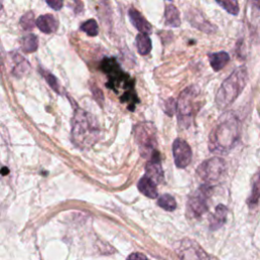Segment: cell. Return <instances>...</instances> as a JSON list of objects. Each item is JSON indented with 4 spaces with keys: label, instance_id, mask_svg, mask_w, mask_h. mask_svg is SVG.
<instances>
[{
    "label": "cell",
    "instance_id": "7c38bea8",
    "mask_svg": "<svg viewBox=\"0 0 260 260\" xmlns=\"http://www.w3.org/2000/svg\"><path fill=\"white\" fill-rule=\"evenodd\" d=\"M128 15H129V19L131 21V23L137 30H139L140 32H144V34L151 32L152 28H151L150 23L142 16V14L139 11H137L134 8H130L128 10Z\"/></svg>",
    "mask_w": 260,
    "mask_h": 260
},
{
    "label": "cell",
    "instance_id": "cb8c5ba5",
    "mask_svg": "<svg viewBox=\"0 0 260 260\" xmlns=\"http://www.w3.org/2000/svg\"><path fill=\"white\" fill-rule=\"evenodd\" d=\"M80 29L84 32H86L89 37H95L99 34V26L98 23L94 19L90 18L86 21H84L81 25H80Z\"/></svg>",
    "mask_w": 260,
    "mask_h": 260
},
{
    "label": "cell",
    "instance_id": "9c48e42d",
    "mask_svg": "<svg viewBox=\"0 0 260 260\" xmlns=\"http://www.w3.org/2000/svg\"><path fill=\"white\" fill-rule=\"evenodd\" d=\"M178 255L180 260H209L201 246L191 239H184L180 243Z\"/></svg>",
    "mask_w": 260,
    "mask_h": 260
},
{
    "label": "cell",
    "instance_id": "d4e9b609",
    "mask_svg": "<svg viewBox=\"0 0 260 260\" xmlns=\"http://www.w3.org/2000/svg\"><path fill=\"white\" fill-rule=\"evenodd\" d=\"M20 25L24 30H31L35 26V14L32 11H27L20 18Z\"/></svg>",
    "mask_w": 260,
    "mask_h": 260
},
{
    "label": "cell",
    "instance_id": "484cf974",
    "mask_svg": "<svg viewBox=\"0 0 260 260\" xmlns=\"http://www.w3.org/2000/svg\"><path fill=\"white\" fill-rule=\"evenodd\" d=\"M39 71L43 75V77L46 79L47 83L52 87V89L59 93L60 92V86H59L57 78L52 73H50V72H48V71H46V70H44L42 68H39Z\"/></svg>",
    "mask_w": 260,
    "mask_h": 260
},
{
    "label": "cell",
    "instance_id": "7a4b0ae2",
    "mask_svg": "<svg viewBox=\"0 0 260 260\" xmlns=\"http://www.w3.org/2000/svg\"><path fill=\"white\" fill-rule=\"evenodd\" d=\"M99 125L94 117L82 109H77L72 120V142L79 148L91 147L99 138Z\"/></svg>",
    "mask_w": 260,
    "mask_h": 260
},
{
    "label": "cell",
    "instance_id": "6da1fadb",
    "mask_svg": "<svg viewBox=\"0 0 260 260\" xmlns=\"http://www.w3.org/2000/svg\"><path fill=\"white\" fill-rule=\"evenodd\" d=\"M240 136V124L232 113L223 114L209 135L208 147L214 153H228Z\"/></svg>",
    "mask_w": 260,
    "mask_h": 260
},
{
    "label": "cell",
    "instance_id": "4316f807",
    "mask_svg": "<svg viewBox=\"0 0 260 260\" xmlns=\"http://www.w3.org/2000/svg\"><path fill=\"white\" fill-rule=\"evenodd\" d=\"M46 2L54 10H60L63 7V0H46Z\"/></svg>",
    "mask_w": 260,
    "mask_h": 260
},
{
    "label": "cell",
    "instance_id": "e0dca14e",
    "mask_svg": "<svg viewBox=\"0 0 260 260\" xmlns=\"http://www.w3.org/2000/svg\"><path fill=\"white\" fill-rule=\"evenodd\" d=\"M189 20L192 23L193 26L197 27L198 29L205 31V32H213L216 30V27L213 26L210 22H208L199 12H197L196 10L193 11L192 15H189Z\"/></svg>",
    "mask_w": 260,
    "mask_h": 260
},
{
    "label": "cell",
    "instance_id": "603a6c76",
    "mask_svg": "<svg viewBox=\"0 0 260 260\" xmlns=\"http://www.w3.org/2000/svg\"><path fill=\"white\" fill-rule=\"evenodd\" d=\"M215 2L230 14H233V15L239 14L240 7L237 0H215Z\"/></svg>",
    "mask_w": 260,
    "mask_h": 260
},
{
    "label": "cell",
    "instance_id": "3957f363",
    "mask_svg": "<svg viewBox=\"0 0 260 260\" xmlns=\"http://www.w3.org/2000/svg\"><path fill=\"white\" fill-rule=\"evenodd\" d=\"M248 81L246 66L236 68L231 75L224 79L215 95V103L219 109H225L232 105L242 92Z\"/></svg>",
    "mask_w": 260,
    "mask_h": 260
},
{
    "label": "cell",
    "instance_id": "30bf717a",
    "mask_svg": "<svg viewBox=\"0 0 260 260\" xmlns=\"http://www.w3.org/2000/svg\"><path fill=\"white\" fill-rule=\"evenodd\" d=\"M173 156L175 165L179 169L186 168L192 159V150L190 145L181 138H177L173 142Z\"/></svg>",
    "mask_w": 260,
    "mask_h": 260
},
{
    "label": "cell",
    "instance_id": "4dcf8cb0",
    "mask_svg": "<svg viewBox=\"0 0 260 260\" xmlns=\"http://www.w3.org/2000/svg\"><path fill=\"white\" fill-rule=\"evenodd\" d=\"M253 6L257 9H260V0H252Z\"/></svg>",
    "mask_w": 260,
    "mask_h": 260
},
{
    "label": "cell",
    "instance_id": "f546056e",
    "mask_svg": "<svg viewBox=\"0 0 260 260\" xmlns=\"http://www.w3.org/2000/svg\"><path fill=\"white\" fill-rule=\"evenodd\" d=\"M127 260H148V259H147L146 256L143 255L142 253L134 252V253H131V254L127 257Z\"/></svg>",
    "mask_w": 260,
    "mask_h": 260
},
{
    "label": "cell",
    "instance_id": "d6a6232c",
    "mask_svg": "<svg viewBox=\"0 0 260 260\" xmlns=\"http://www.w3.org/2000/svg\"><path fill=\"white\" fill-rule=\"evenodd\" d=\"M169 1H171V0H169Z\"/></svg>",
    "mask_w": 260,
    "mask_h": 260
},
{
    "label": "cell",
    "instance_id": "1f68e13d",
    "mask_svg": "<svg viewBox=\"0 0 260 260\" xmlns=\"http://www.w3.org/2000/svg\"><path fill=\"white\" fill-rule=\"evenodd\" d=\"M2 172H3V175H5V173L7 172V170L5 169V168H3V170H2Z\"/></svg>",
    "mask_w": 260,
    "mask_h": 260
},
{
    "label": "cell",
    "instance_id": "ffe728a7",
    "mask_svg": "<svg viewBox=\"0 0 260 260\" xmlns=\"http://www.w3.org/2000/svg\"><path fill=\"white\" fill-rule=\"evenodd\" d=\"M151 48H152L151 40L148 34L140 32L136 36V49L140 55L144 56L149 54V52L151 51Z\"/></svg>",
    "mask_w": 260,
    "mask_h": 260
},
{
    "label": "cell",
    "instance_id": "9a60e30c",
    "mask_svg": "<svg viewBox=\"0 0 260 260\" xmlns=\"http://www.w3.org/2000/svg\"><path fill=\"white\" fill-rule=\"evenodd\" d=\"M228 215V208L223 204H218L215 207L213 215L210 217L209 223H210V230L215 231L223 225V223L226 220Z\"/></svg>",
    "mask_w": 260,
    "mask_h": 260
},
{
    "label": "cell",
    "instance_id": "ba28073f",
    "mask_svg": "<svg viewBox=\"0 0 260 260\" xmlns=\"http://www.w3.org/2000/svg\"><path fill=\"white\" fill-rule=\"evenodd\" d=\"M211 187L209 184L205 183L204 185L200 186L188 200L187 208L189 214L199 217L207 211L208 205L207 200L211 194Z\"/></svg>",
    "mask_w": 260,
    "mask_h": 260
},
{
    "label": "cell",
    "instance_id": "83f0119b",
    "mask_svg": "<svg viewBox=\"0 0 260 260\" xmlns=\"http://www.w3.org/2000/svg\"><path fill=\"white\" fill-rule=\"evenodd\" d=\"M259 196H260V187H259V184L256 183V184L254 185V189H253L252 195H251V197L249 198V202H250V203H251L252 201L256 202Z\"/></svg>",
    "mask_w": 260,
    "mask_h": 260
},
{
    "label": "cell",
    "instance_id": "f1b7e54d",
    "mask_svg": "<svg viewBox=\"0 0 260 260\" xmlns=\"http://www.w3.org/2000/svg\"><path fill=\"white\" fill-rule=\"evenodd\" d=\"M166 106H167L166 109H165L166 113H167L169 116H172L173 113H174V111H175V102H174V100H173V99H170V100L167 102Z\"/></svg>",
    "mask_w": 260,
    "mask_h": 260
},
{
    "label": "cell",
    "instance_id": "7402d4cb",
    "mask_svg": "<svg viewBox=\"0 0 260 260\" xmlns=\"http://www.w3.org/2000/svg\"><path fill=\"white\" fill-rule=\"evenodd\" d=\"M157 204L159 207L167 211H173L177 207L175 198L170 194H164L157 199Z\"/></svg>",
    "mask_w": 260,
    "mask_h": 260
},
{
    "label": "cell",
    "instance_id": "4fadbf2b",
    "mask_svg": "<svg viewBox=\"0 0 260 260\" xmlns=\"http://www.w3.org/2000/svg\"><path fill=\"white\" fill-rule=\"evenodd\" d=\"M36 25L44 34H53L58 28V21L54 15L44 14L36 20Z\"/></svg>",
    "mask_w": 260,
    "mask_h": 260
},
{
    "label": "cell",
    "instance_id": "2e32d148",
    "mask_svg": "<svg viewBox=\"0 0 260 260\" xmlns=\"http://www.w3.org/2000/svg\"><path fill=\"white\" fill-rule=\"evenodd\" d=\"M10 57L13 61V66H12V74L17 77H21L24 75L28 69H29V64L25 59H23L18 53H11Z\"/></svg>",
    "mask_w": 260,
    "mask_h": 260
},
{
    "label": "cell",
    "instance_id": "44dd1931",
    "mask_svg": "<svg viewBox=\"0 0 260 260\" xmlns=\"http://www.w3.org/2000/svg\"><path fill=\"white\" fill-rule=\"evenodd\" d=\"M20 46L24 53H32V52L37 51L38 46H39L37 36L34 34H28V35L22 37L21 41H20Z\"/></svg>",
    "mask_w": 260,
    "mask_h": 260
},
{
    "label": "cell",
    "instance_id": "277c9868",
    "mask_svg": "<svg viewBox=\"0 0 260 260\" xmlns=\"http://www.w3.org/2000/svg\"><path fill=\"white\" fill-rule=\"evenodd\" d=\"M100 68L108 77L107 86L115 90V92H118L119 89L121 88L126 90L125 92L133 90V86H134L133 79L128 73H126L121 68L120 64L117 62L115 58H110V57L104 58L103 61L101 62Z\"/></svg>",
    "mask_w": 260,
    "mask_h": 260
},
{
    "label": "cell",
    "instance_id": "52a82bcc",
    "mask_svg": "<svg viewBox=\"0 0 260 260\" xmlns=\"http://www.w3.org/2000/svg\"><path fill=\"white\" fill-rule=\"evenodd\" d=\"M226 170L225 161L220 157H212L204 160L197 168L198 177L204 183L210 184L219 180Z\"/></svg>",
    "mask_w": 260,
    "mask_h": 260
},
{
    "label": "cell",
    "instance_id": "5b68a950",
    "mask_svg": "<svg viewBox=\"0 0 260 260\" xmlns=\"http://www.w3.org/2000/svg\"><path fill=\"white\" fill-rule=\"evenodd\" d=\"M134 136L141 156L149 158L156 151V129L150 122H142L135 126Z\"/></svg>",
    "mask_w": 260,
    "mask_h": 260
},
{
    "label": "cell",
    "instance_id": "8992f818",
    "mask_svg": "<svg viewBox=\"0 0 260 260\" xmlns=\"http://www.w3.org/2000/svg\"><path fill=\"white\" fill-rule=\"evenodd\" d=\"M199 93V89L195 85L186 87L179 95L177 103L178 122L182 127H189L194 115L195 100Z\"/></svg>",
    "mask_w": 260,
    "mask_h": 260
},
{
    "label": "cell",
    "instance_id": "8fae6325",
    "mask_svg": "<svg viewBox=\"0 0 260 260\" xmlns=\"http://www.w3.org/2000/svg\"><path fill=\"white\" fill-rule=\"evenodd\" d=\"M145 173L148 177L155 181V183H161L164 181V172L160 165V157L157 151L148 158V161L145 165Z\"/></svg>",
    "mask_w": 260,
    "mask_h": 260
},
{
    "label": "cell",
    "instance_id": "ac0fdd59",
    "mask_svg": "<svg viewBox=\"0 0 260 260\" xmlns=\"http://www.w3.org/2000/svg\"><path fill=\"white\" fill-rule=\"evenodd\" d=\"M209 63L214 71L221 70L230 61V56L226 52L220 51L216 53H211L208 55Z\"/></svg>",
    "mask_w": 260,
    "mask_h": 260
},
{
    "label": "cell",
    "instance_id": "d6986e66",
    "mask_svg": "<svg viewBox=\"0 0 260 260\" xmlns=\"http://www.w3.org/2000/svg\"><path fill=\"white\" fill-rule=\"evenodd\" d=\"M165 22L167 25L172 27H178L181 24L180 14L178 8L175 5L170 4L166 6L165 9Z\"/></svg>",
    "mask_w": 260,
    "mask_h": 260
},
{
    "label": "cell",
    "instance_id": "5bb4252c",
    "mask_svg": "<svg viewBox=\"0 0 260 260\" xmlns=\"http://www.w3.org/2000/svg\"><path fill=\"white\" fill-rule=\"evenodd\" d=\"M137 187L139 189V191L145 195L148 198L154 199L157 196V187H156V183L154 180H152L150 177H148L147 175L143 176L142 178H140V180L138 181Z\"/></svg>",
    "mask_w": 260,
    "mask_h": 260
}]
</instances>
